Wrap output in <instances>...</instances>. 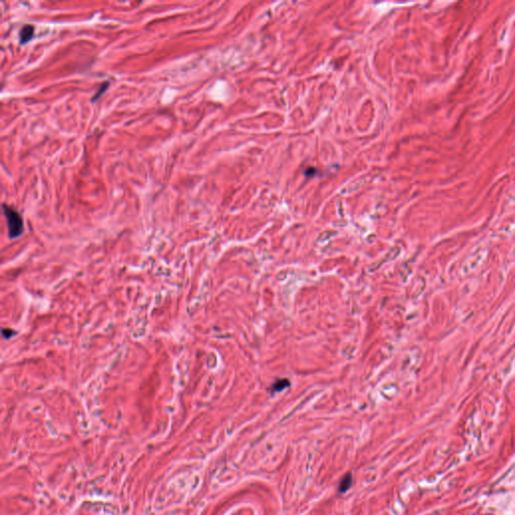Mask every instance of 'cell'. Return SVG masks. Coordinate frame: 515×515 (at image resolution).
<instances>
[{"label": "cell", "mask_w": 515, "mask_h": 515, "mask_svg": "<svg viewBox=\"0 0 515 515\" xmlns=\"http://www.w3.org/2000/svg\"><path fill=\"white\" fill-rule=\"evenodd\" d=\"M15 334H16V332L13 329H11V328H3L2 329V336L5 339H9L12 336H14Z\"/></svg>", "instance_id": "obj_5"}, {"label": "cell", "mask_w": 515, "mask_h": 515, "mask_svg": "<svg viewBox=\"0 0 515 515\" xmlns=\"http://www.w3.org/2000/svg\"><path fill=\"white\" fill-rule=\"evenodd\" d=\"M33 30H34L33 26L29 25V24L24 25L21 28V30L19 32V39H20L21 44H25L31 39V37L33 36Z\"/></svg>", "instance_id": "obj_2"}, {"label": "cell", "mask_w": 515, "mask_h": 515, "mask_svg": "<svg viewBox=\"0 0 515 515\" xmlns=\"http://www.w3.org/2000/svg\"><path fill=\"white\" fill-rule=\"evenodd\" d=\"M109 85H110V83H109V82H105V83H103V84L99 87V89H97V93L93 96V98H92V102L97 101V100H98V99H99V98H100V97L105 93V91L107 90V88L109 87Z\"/></svg>", "instance_id": "obj_4"}, {"label": "cell", "mask_w": 515, "mask_h": 515, "mask_svg": "<svg viewBox=\"0 0 515 515\" xmlns=\"http://www.w3.org/2000/svg\"><path fill=\"white\" fill-rule=\"evenodd\" d=\"M3 213L6 218L7 223V229H8V237L9 239L13 240L16 238H19L24 231L23 226V219L20 215V213L13 208L12 206L3 203L2 204Z\"/></svg>", "instance_id": "obj_1"}, {"label": "cell", "mask_w": 515, "mask_h": 515, "mask_svg": "<svg viewBox=\"0 0 515 515\" xmlns=\"http://www.w3.org/2000/svg\"><path fill=\"white\" fill-rule=\"evenodd\" d=\"M351 482H352V476L351 474L347 473L340 481V484H339V487H338V491L340 493H345L351 486Z\"/></svg>", "instance_id": "obj_3"}]
</instances>
